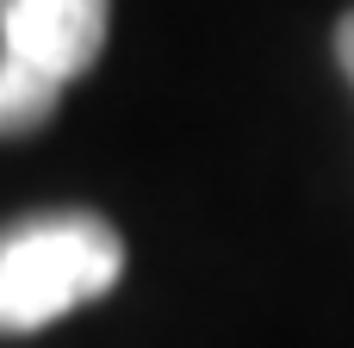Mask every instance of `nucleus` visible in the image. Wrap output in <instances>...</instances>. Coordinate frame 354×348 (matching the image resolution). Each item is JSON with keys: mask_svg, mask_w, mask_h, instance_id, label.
<instances>
[{"mask_svg": "<svg viewBox=\"0 0 354 348\" xmlns=\"http://www.w3.org/2000/svg\"><path fill=\"white\" fill-rule=\"evenodd\" d=\"M124 243L93 212H31L0 230V336H31L112 293Z\"/></svg>", "mask_w": 354, "mask_h": 348, "instance_id": "f257e3e1", "label": "nucleus"}, {"mask_svg": "<svg viewBox=\"0 0 354 348\" xmlns=\"http://www.w3.org/2000/svg\"><path fill=\"white\" fill-rule=\"evenodd\" d=\"M106 50V0H0V56L68 87Z\"/></svg>", "mask_w": 354, "mask_h": 348, "instance_id": "f03ea898", "label": "nucleus"}, {"mask_svg": "<svg viewBox=\"0 0 354 348\" xmlns=\"http://www.w3.org/2000/svg\"><path fill=\"white\" fill-rule=\"evenodd\" d=\"M56 100H62V87H50L44 75H31V68H19V62L0 56V137L37 131L56 112Z\"/></svg>", "mask_w": 354, "mask_h": 348, "instance_id": "7ed1b4c3", "label": "nucleus"}, {"mask_svg": "<svg viewBox=\"0 0 354 348\" xmlns=\"http://www.w3.org/2000/svg\"><path fill=\"white\" fill-rule=\"evenodd\" d=\"M336 62H342V75L354 81V12H342V25H336Z\"/></svg>", "mask_w": 354, "mask_h": 348, "instance_id": "20e7f679", "label": "nucleus"}]
</instances>
